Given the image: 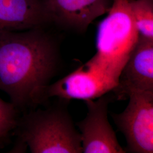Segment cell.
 <instances>
[{
  "instance_id": "8fae6325",
  "label": "cell",
  "mask_w": 153,
  "mask_h": 153,
  "mask_svg": "<svg viewBox=\"0 0 153 153\" xmlns=\"http://www.w3.org/2000/svg\"><path fill=\"white\" fill-rule=\"evenodd\" d=\"M20 112L11 102H7L0 98V143L9 140L16 128Z\"/></svg>"
},
{
  "instance_id": "6da1fadb",
  "label": "cell",
  "mask_w": 153,
  "mask_h": 153,
  "mask_svg": "<svg viewBox=\"0 0 153 153\" xmlns=\"http://www.w3.org/2000/svg\"><path fill=\"white\" fill-rule=\"evenodd\" d=\"M46 28L0 31V90L20 112L42 103L59 68V45Z\"/></svg>"
},
{
  "instance_id": "52a82bcc",
  "label": "cell",
  "mask_w": 153,
  "mask_h": 153,
  "mask_svg": "<svg viewBox=\"0 0 153 153\" xmlns=\"http://www.w3.org/2000/svg\"><path fill=\"white\" fill-rule=\"evenodd\" d=\"M112 89L103 76L84 65L55 83H50L44 90L42 103L52 97L64 100L96 99Z\"/></svg>"
},
{
  "instance_id": "30bf717a",
  "label": "cell",
  "mask_w": 153,
  "mask_h": 153,
  "mask_svg": "<svg viewBox=\"0 0 153 153\" xmlns=\"http://www.w3.org/2000/svg\"><path fill=\"white\" fill-rule=\"evenodd\" d=\"M139 36L153 40V0H129Z\"/></svg>"
},
{
  "instance_id": "ba28073f",
  "label": "cell",
  "mask_w": 153,
  "mask_h": 153,
  "mask_svg": "<svg viewBox=\"0 0 153 153\" xmlns=\"http://www.w3.org/2000/svg\"><path fill=\"white\" fill-rule=\"evenodd\" d=\"M52 23L85 31L97 18L107 14L112 0H42Z\"/></svg>"
},
{
  "instance_id": "277c9868",
  "label": "cell",
  "mask_w": 153,
  "mask_h": 153,
  "mask_svg": "<svg viewBox=\"0 0 153 153\" xmlns=\"http://www.w3.org/2000/svg\"><path fill=\"white\" fill-rule=\"evenodd\" d=\"M126 109L112 117L126 141V152L153 153V91L131 94Z\"/></svg>"
},
{
  "instance_id": "7c38bea8",
  "label": "cell",
  "mask_w": 153,
  "mask_h": 153,
  "mask_svg": "<svg viewBox=\"0 0 153 153\" xmlns=\"http://www.w3.org/2000/svg\"><path fill=\"white\" fill-rule=\"evenodd\" d=\"M1 146H2V145L0 143V148H1Z\"/></svg>"
},
{
  "instance_id": "3957f363",
  "label": "cell",
  "mask_w": 153,
  "mask_h": 153,
  "mask_svg": "<svg viewBox=\"0 0 153 153\" xmlns=\"http://www.w3.org/2000/svg\"><path fill=\"white\" fill-rule=\"evenodd\" d=\"M12 134L31 153H82L80 133L60 104L24 112Z\"/></svg>"
},
{
  "instance_id": "9c48e42d",
  "label": "cell",
  "mask_w": 153,
  "mask_h": 153,
  "mask_svg": "<svg viewBox=\"0 0 153 153\" xmlns=\"http://www.w3.org/2000/svg\"><path fill=\"white\" fill-rule=\"evenodd\" d=\"M51 24L42 0H0V31H24Z\"/></svg>"
},
{
  "instance_id": "5b68a950",
  "label": "cell",
  "mask_w": 153,
  "mask_h": 153,
  "mask_svg": "<svg viewBox=\"0 0 153 153\" xmlns=\"http://www.w3.org/2000/svg\"><path fill=\"white\" fill-rule=\"evenodd\" d=\"M111 99L107 94L97 100L85 101L88 114L76 123L81 135L82 153H124L108 118Z\"/></svg>"
},
{
  "instance_id": "7a4b0ae2",
  "label": "cell",
  "mask_w": 153,
  "mask_h": 153,
  "mask_svg": "<svg viewBox=\"0 0 153 153\" xmlns=\"http://www.w3.org/2000/svg\"><path fill=\"white\" fill-rule=\"evenodd\" d=\"M107 14L99 24L97 52L85 65L103 76L114 89L139 34L129 0H112Z\"/></svg>"
},
{
  "instance_id": "8992f818",
  "label": "cell",
  "mask_w": 153,
  "mask_h": 153,
  "mask_svg": "<svg viewBox=\"0 0 153 153\" xmlns=\"http://www.w3.org/2000/svg\"><path fill=\"white\" fill-rule=\"evenodd\" d=\"M112 91L117 100L135 92L153 91V40L139 36Z\"/></svg>"
}]
</instances>
